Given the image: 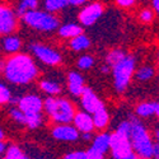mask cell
<instances>
[{
    "label": "cell",
    "instance_id": "cell-26",
    "mask_svg": "<svg viewBox=\"0 0 159 159\" xmlns=\"http://www.w3.org/2000/svg\"><path fill=\"white\" fill-rule=\"evenodd\" d=\"M42 124V115L41 113H32L25 115V125L30 129H37Z\"/></svg>",
    "mask_w": 159,
    "mask_h": 159
},
{
    "label": "cell",
    "instance_id": "cell-11",
    "mask_svg": "<svg viewBox=\"0 0 159 159\" xmlns=\"http://www.w3.org/2000/svg\"><path fill=\"white\" fill-rule=\"evenodd\" d=\"M52 136L60 141H75L79 138V130L68 124H62L54 127Z\"/></svg>",
    "mask_w": 159,
    "mask_h": 159
},
{
    "label": "cell",
    "instance_id": "cell-5",
    "mask_svg": "<svg viewBox=\"0 0 159 159\" xmlns=\"http://www.w3.org/2000/svg\"><path fill=\"white\" fill-rule=\"evenodd\" d=\"M112 69L116 90L124 92L129 85L132 73L135 70V59L130 55H126L121 61H118L115 66H112Z\"/></svg>",
    "mask_w": 159,
    "mask_h": 159
},
{
    "label": "cell",
    "instance_id": "cell-17",
    "mask_svg": "<svg viewBox=\"0 0 159 159\" xmlns=\"http://www.w3.org/2000/svg\"><path fill=\"white\" fill-rule=\"evenodd\" d=\"M89 46H90L89 38L87 36H84L83 33L82 34H78V36H75V37L71 38L70 47L74 51H83V50H87Z\"/></svg>",
    "mask_w": 159,
    "mask_h": 159
},
{
    "label": "cell",
    "instance_id": "cell-9",
    "mask_svg": "<svg viewBox=\"0 0 159 159\" xmlns=\"http://www.w3.org/2000/svg\"><path fill=\"white\" fill-rule=\"evenodd\" d=\"M103 14V8L99 3H93L89 4L88 7H85L80 13H79V20L82 22V24L84 25H92L94 24L98 18Z\"/></svg>",
    "mask_w": 159,
    "mask_h": 159
},
{
    "label": "cell",
    "instance_id": "cell-6",
    "mask_svg": "<svg viewBox=\"0 0 159 159\" xmlns=\"http://www.w3.org/2000/svg\"><path fill=\"white\" fill-rule=\"evenodd\" d=\"M110 149L115 159H135L138 155L134 153L130 136L122 135L120 132H115L110 138Z\"/></svg>",
    "mask_w": 159,
    "mask_h": 159
},
{
    "label": "cell",
    "instance_id": "cell-2",
    "mask_svg": "<svg viewBox=\"0 0 159 159\" xmlns=\"http://www.w3.org/2000/svg\"><path fill=\"white\" fill-rule=\"evenodd\" d=\"M130 141L139 158H153V141L147 129L135 116L131 117Z\"/></svg>",
    "mask_w": 159,
    "mask_h": 159
},
{
    "label": "cell",
    "instance_id": "cell-33",
    "mask_svg": "<svg viewBox=\"0 0 159 159\" xmlns=\"http://www.w3.org/2000/svg\"><path fill=\"white\" fill-rule=\"evenodd\" d=\"M140 20H143L144 23H149L153 20V11L149 9H144L140 13Z\"/></svg>",
    "mask_w": 159,
    "mask_h": 159
},
{
    "label": "cell",
    "instance_id": "cell-10",
    "mask_svg": "<svg viewBox=\"0 0 159 159\" xmlns=\"http://www.w3.org/2000/svg\"><path fill=\"white\" fill-rule=\"evenodd\" d=\"M18 107L24 112V115L32 113H41L43 108V102L37 96H24L19 98Z\"/></svg>",
    "mask_w": 159,
    "mask_h": 159
},
{
    "label": "cell",
    "instance_id": "cell-12",
    "mask_svg": "<svg viewBox=\"0 0 159 159\" xmlns=\"http://www.w3.org/2000/svg\"><path fill=\"white\" fill-rule=\"evenodd\" d=\"M17 24L16 16L10 9L0 7V34H9L14 31Z\"/></svg>",
    "mask_w": 159,
    "mask_h": 159
},
{
    "label": "cell",
    "instance_id": "cell-28",
    "mask_svg": "<svg viewBox=\"0 0 159 159\" xmlns=\"http://www.w3.org/2000/svg\"><path fill=\"white\" fill-rule=\"evenodd\" d=\"M94 64V59L92 56H82L80 59L78 60V68L82 69V70H87V69H90L92 66Z\"/></svg>",
    "mask_w": 159,
    "mask_h": 159
},
{
    "label": "cell",
    "instance_id": "cell-1",
    "mask_svg": "<svg viewBox=\"0 0 159 159\" xmlns=\"http://www.w3.org/2000/svg\"><path fill=\"white\" fill-rule=\"evenodd\" d=\"M4 74L9 82L14 84H28L37 76V66L33 60L24 54L11 56L4 66Z\"/></svg>",
    "mask_w": 159,
    "mask_h": 159
},
{
    "label": "cell",
    "instance_id": "cell-3",
    "mask_svg": "<svg viewBox=\"0 0 159 159\" xmlns=\"http://www.w3.org/2000/svg\"><path fill=\"white\" fill-rule=\"evenodd\" d=\"M43 108L48 116H51L56 122L60 124H69L74 118V107L73 104L61 98L48 97L43 102Z\"/></svg>",
    "mask_w": 159,
    "mask_h": 159
},
{
    "label": "cell",
    "instance_id": "cell-38",
    "mask_svg": "<svg viewBox=\"0 0 159 159\" xmlns=\"http://www.w3.org/2000/svg\"><path fill=\"white\" fill-rule=\"evenodd\" d=\"M110 68H111V66L107 64V65H103L102 66V68H101V70H102V73H104V74H107L108 71H110Z\"/></svg>",
    "mask_w": 159,
    "mask_h": 159
},
{
    "label": "cell",
    "instance_id": "cell-13",
    "mask_svg": "<svg viewBox=\"0 0 159 159\" xmlns=\"http://www.w3.org/2000/svg\"><path fill=\"white\" fill-rule=\"evenodd\" d=\"M80 97H82V104H83L84 110L89 113H94L97 110H99L103 106L102 101L96 96V93L90 88L84 87Z\"/></svg>",
    "mask_w": 159,
    "mask_h": 159
},
{
    "label": "cell",
    "instance_id": "cell-25",
    "mask_svg": "<svg viewBox=\"0 0 159 159\" xmlns=\"http://www.w3.org/2000/svg\"><path fill=\"white\" fill-rule=\"evenodd\" d=\"M37 5H38V0H22L18 7V14L23 16L24 13L36 9Z\"/></svg>",
    "mask_w": 159,
    "mask_h": 159
},
{
    "label": "cell",
    "instance_id": "cell-35",
    "mask_svg": "<svg viewBox=\"0 0 159 159\" xmlns=\"http://www.w3.org/2000/svg\"><path fill=\"white\" fill-rule=\"evenodd\" d=\"M153 157L159 159V141L157 144H153Z\"/></svg>",
    "mask_w": 159,
    "mask_h": 159
},
{
    "label": "cell",
    "instance_id": "cell-15",
    "mask_svg": "<svg viewBox=\"0 0 159 159\" xmlns=\"http://www.w3.org/2000/svg\"><path fill=\"white\" fill-rule=\"evenodd\" d=\"M68 85L73 96H80L84 89V79L79 73L71 71L68 75Z\"/></svg>",
    "mask_w": 159,
    "mask_h": 159
},
{
    "label": "cell",
    "instance_id": "cell-23",
    "mask_svg": "<svg viewBox=\"0 0 159 159\" xmlns=\"http://www.w3.org/2000/svg\"><path fill=\"white\" fill-rule=\"evenodd\" d=\"M68 5V0H45V8L48 11H57Z\"/></svg>",
    "mask_w": 159,
    "mask_h": 159
},
{
    "label": "cell",
    "instance_id": "cell-16",
    "mask_svg": "<svg viewBox=\"0 0 159 159\" xmlns=\"http://www.w3.org/2000/svg\"><path fill=\"white\" fill-rule=\"evenodd\" d=\"M108 112L106 111L104 106H102V107L99 110H97L94 113H93V122H94V127L97 129H103L107 126L108 124Z\"/></svg>",
    "mask_w": 159,
    "mask_h": 159
},
{
    "label": "cell",
    "instance_id": "cell-29",
    "mask_svg": "<svg viewBox=\"0 0 159 159\" xmlns=\"http://www.w3.org/2000/svg\"><path fill=\"white\" fill-rule=\"evenodd\" d=\"M10 116L14 121H17L18 124H25V115L24 112L18 107V108H11L10 110Z\"/></svg>",
    "mask_w": 159,
    "mask_h": 159
},
{
    "label": "cell",
    "instance_id": "cell-31",
    "mask_svg": "<svg viewBox=\"0 0 159 159\" xmlns=\"http://www.w3.org/2000/svg\"><path fill=\"white\" fill-rule=\"evenodd\" d=\"M117 132H120L122 135H126V136H130V132H131V122L130 121H122L120 125H118Z\"/></svg>",
    "mask_w": 159,
    "mask_h": 159
},
{
    "label": "cell",
    "instance_id": "cell-42",
    "mask_svg": "<svg viewBox=\"0 0 159 159\" xmlns=\"http://www.w3.org/2000/svg\"><path fill=\"white\" fill-rule=\"evenodd\" d=\"M155 138H157V140L159 141V129L155 130Z\"/></svg>",
    "mask_w": 159,
    "mask_h": 159
},
{
    "label": "cell",
    "instance_id": "cell-41",
    "mask_svg": "<svg viewBox=\"0 0 159 159\" xmlns=\"http://www.w3.org/2000/svg\"><path fill=\"white\" fill-rule=\"evenodd\" d=\"M155 115L159 117V102L155 103Z\"/></svg>",
    "mask_w": 159,
    "mask_h": 159
},
{
    "label": "cell",
    "instance_id": "cell-18",
    "mask_svg": "<svg viewBox=\"0 0 159 159\" xmlns=\"http://www.w3.org/2000/svg\"><path fill=\"white\" fill-rule=\"evenodd\" d=\"M83 31H82V27H79L76 24H65L59 30V34L61 37H65V38H73L78 34H82Z\"/></svg>",
    "mask_w": 159,
    "mask_h": 159
},
{
    "label": "cell",
    "instance_id": "cell-8",
    "mask_svg": "<svg viewBox=\"0 0 159 159\" xmlns=\"http://www.w3.org/2000/svg\"><path fill=\"white\" fill-rule=\"evenodd\" d=\"M110 138L108 134H99L94 138L93 145L87 150L88 159H102L110 149Z\"/></svg>",
    "mask_w": 159,
    "mask_h": 159
},
{
    "label": "cell",
    "instance_id": "cell-24",
    "mask_svg": "<svg viewBox=\"0 0 159 159\" xmlns=\"http://www.w3.org/2000/svg\"><path fill=\"white\" fill-rule=\"evenodd\" d=\"M154 76V69L152 66H143L136 71V79L140 82H147Z\"/></svg>",
    "mask_w": 159,
    "mask_h": 159
},
{
    "label": "cell",
    "instance_id": "cell-40",
    "mask_svg": "<svg viewBox=\"0 0 159 159\" xmlns=\"http://www.w3.org/2000/svg\"><path fill=\"white\" fill-rule=\"evenodd\" d=\"M5 149H7V148H5V144H4L2 140H0V155H2V154L5 152Z\"/></svg>",
    "mask_w": 159,
    "mask_h": 159
},
{
    "label": "cell",
    "instance_id": "cell-14",
    "mask_svg": "<svg viewBox=\"0 0 159 159\" xmlns=\"http://www.w3.org/2000/svg\"><path fill=\"white\" fill-rule=\"evenodd\" d=\"M74 125L75 127L82 131V132H90L94 129V122H93V117L89 113L85 112H78L76 115H74Z\"/></svg>",
    "mask_w": 159,
    "mask_h": 159
},
{
    "label": "cell",
    "instance_id": "cell-4",
    "mask_svg": "<svg viewBox=\"0 0 159 159\" xmlns=\"http://www.w3.org/2000/svg\"><path fill=\"white\" fill-rule=\"evenodd\" d=\"M22 17L25 24H28L31 28H34L37 31L50 32V31H55L59 27V20L46 11H39L33 9L24 13Z\"/></svg>",
    "mask_w": 159,
    "mask_h": 159
},
{
    "label": "cell",
    "instance_id": "cell-43",
    "mask_svg": "<svg viewBox=\"0 0 159 159\" xmlns=\"http://www.w3.org/2000/svg\"><path fill=\"white\" fill-rule=\"evenodd\" d=\"M4 138V132H3V130L2 129H0V140H2Z\"/></svg>",
    "mask_w": 159,
    "mask_h": 159
},
{
    "label": "cell",
    "instance_id": "cell-39",
    "mask_svg": "<svg viewBox=\"0 0 159 159\" xmlns=\"http://www.w3.org/2000/svg\"><path fill=\"white\" fill-rule=\"evenodd\" d=\"M153 7L159 14V0H153Z\"/></svg>",
    "mask_w": 159,
    "mask_h": 159
},
{
    "label": "cell",
    "instance_id": "cell-30",
    "mask_svg": "<svg viewBox=\"0 0 159 159\" xmlns=\"http://www.w3.org/2000/svg\"><path fill=\"white\" fill-rule=\"evenodd\" d=\"M10 99H11L10 90L4 84L0 83V104L8 103V102H10Z\"/></svg>",
    "mask_w": 159,
    "mask_h": 159
},
{
    "label": "cell",
    "instance_id": "cell-20",
    "mask_svg": "<svg viewBox=\"0 0 159 159\" xmlns=\"http://www.w3.org/2000/svg\"><path fill=\"white\" fill-rule=\"evenodd\" d=\"M136 115L139 117H150L155 115V102L141 103L136 107Z\"/></svg>",
    "mask_w": 159,
    "mask_h": 159
},
{
    "label": "cell",
    "instance_id": "cell-34",
    "mask_svg": "<svg viewBox=\"0 0 159 159\" xmlns=\"http://www.w3.org/2000/svg\"><path fill=\"white\" fill-rule=\"evenodd\" d=\"M116 3L122 8H129L135 3V0H116Z\"/></svg>",
    "mask_w": 159,
    "mask_h": 159
},
{
    "label": "cell",
    "instance_id": "cell-32",
    "mask_svg": "<svg viewBox=\"0 0 159 159\" xmlns=\"http://www.w3.org/2000/svg\"><path fill=\"white\" fill-rule=\"evenodd\" d=\"M66 159H88L87 152H73L65 155Z\"/></svg>",
    "mask_w": 159,
    "mask_h": 159
},
{
    "label": "cell",
    "instance_id": "cell-36",
    "mask_svg": "<svg viewBox=\"0 0 159 159\" xmlns=\"http://www.w3.org/2000/svg\"><path fill=\"white\" fill-rule=\"evenodd\" d=\"M87 2V0H68V4L70 5H82Z\"/></svg>",
    "mask_w": 159,
    "mask_h": 159
},
{
    "label": "cell",
    "instance_id": "cell-44",
    "mask_svg": "<svg viewBox=\"0 0 159 159\" xmlns=\"http://www.w3.org/2000/svg\"><path fill=\"white\" fill-rule=\"evenodd\" d=\"M158 59H159V55H158Z\"/></svg>",
    "mask_w": 159,
    "mask_h": 159
},
{
    "label": "cell",
    "instance_id": "cell-7",
    "mask_svg": "<svg viewBox=\"0 0 159 159\" xmlns=\"http://www.w3.org/2000/svg\"><path fill=\"white\" fill-rule=\"evenodd\" d=\"M30 48L32 50V52L37 56L38 60H41L43 64L46 65H57L61 62V55L57 51L52 50L47 46L39 45V43H32L30 46Z\"/></svg>",
    "mask_w": 159,
    "mask_h": 159
},
{
    "label": "cell",
    "instance_id": "cell-37",
    "mask_svg": "<svg viewBox=\"0 0 159 159\" xmlns=\"http://www.w3.org/2000/svg\"><path fill=\"white\" fill-rule=\"evenodd\" d=\"M82 138L84 139V140H87V141H89V140H92V134L90 132H82Z\"/></svg>",
    "mask_w": 159,
    "mask_h": 159
},
{
    "label": "cell",
    "instance_id": "cell-22",
    "mask_svg": "<svg viewBox=\"0 0 159 159\" xmlns=\"http://www.w3.org/2000/svg\"><path fill=\"white\" fill-rule=\"evenodd\" d=\"M125 56H126L125 51H122V50H112V51L108 52L107 57H106V61H107V64L112 68V66H115L118 61H121Z\"/></svg>",
    "mask_w": 159,
    "mask_h": 159
},
{
    "label": "cell",
    "instance_id": "cell-27",
    "mask_svg": "<svg viewBox=\"0 0 159 159\" xmlns=\"http://www.w3.org/2000/svg\"><path fill=\"white\" fill-rule=\"evenodd\" d=\"M7 159H25V154H23V152L16 147V145H11L7 149V154H5Z\"/></svg>",
    "mask_w": 159,
    "mask_h": 159
},
{
    "label": "cell",
    "instance_id": "cell-19",
    "mask_svg": "<svg viewBox=\"0 0 159 159\" xmlns=\"http://www.w3.org/2000/svg\"><path fill=\"white\" fill-rule=\"evenodd\" d=\"M22 46V42L18 37H14V36H9V37H5L4 41H3V47L7 52L9 54H16V52Z\"/></svg>",
    "mask_w": 159,
    "mask_h": 159
},
{
    "label": "cell",
    "instance_id": "cell-21",
    "mask_svg": "<svg viewBox=\"0 0 159 159\" xmlns=\"http://www.w3.org/2000/svg\"><path fill=\"white\" fill-rule=\"evenodd\" d=\"M39 88H41L45 93L51 94V96L59 94L61 92L60 84H57L56 82H51V80H42L41 83H39Z\"/></svg>",
    "mask_w": 159,
    "mask_h": 159
}]
</instances>
